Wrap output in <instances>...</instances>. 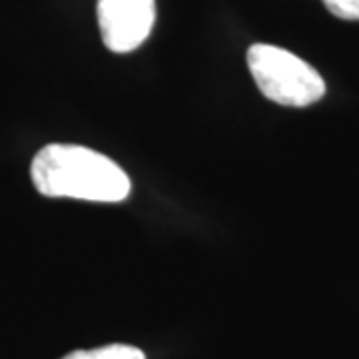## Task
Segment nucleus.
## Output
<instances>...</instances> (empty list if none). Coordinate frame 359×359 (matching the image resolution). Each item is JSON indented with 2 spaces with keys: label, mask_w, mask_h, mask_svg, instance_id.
Listing matches in <instances>:
<instances>
[{
  "label": "nucleus",
  "mask_w": 359,
  "mask_h": 359,
  "mask_svg": "<svg viewBox=\"0 0 359 359\" xmlns=\"http://www.w3.org/2000/svg\"><path fill=\"white\" fill-rule=\"evenodd\" d=\"M330 13L344 20H359V0H321Z\"/></svg>",
  "instance_id": "39448f33"
},
{
  "label": "nucleus",
  "mask_w": 359,
  "mask_h": 359,
  "mask_svg": "<svg viewBox=\"0 0 359 359\" xmlns=\"http://www.w3.org/2000/svg\"><path fill=\"white\" fill-rule=\"evenodd\" d=\"M248 68L259 92L276 104L304 108L323 98L325 82L306 60L273 44H252Z\"/></svg>",
  "instance_id": "f03ea898"
},
{
  "label": "nucleus",
  "mask_w": 359,
  "mask_h": 359,
  "mask_svg": "<svg viewBox=\"0 0 359 359\" xmlns=\"http://www.w3.org/2000/svg\"><path fill=\"white\" fill-rule=\"evenodd\" d=\"M156 20V0H98V26L108 50L126 54L142 46Z\"/></svg>",
  "instance_id": "7ed1b4c3"
},
{
  "label": "nucleus",
  "mask_w": 359,
  "mask_h": 359,
  "mask_svg": "<svg viewBox=\"0 0 359 359\" xmlns=\"http://www.w3.org/2000/svg\"><path fill=\"white\" fill-rule=\"evenodd\" d=\"M65 359H146V355L138 347L114 344V346L96 347V349H88V351L80 349V351L66 355Z\"/></svg>",
  "instance_id": "20e7f679"
},
{
  "label": "nucleus",
  "mask_w": 359,
  "mask_h": 359,
  "mask_svg": "<svg viewBox=\"0 0 359 359\" xmlns=\"http://www.w3.org/2000/svg\"><path fill=\"white\" fill-rule=\"evenodd\" d=\"M34 188L48 198L116 204L130 196L126 172L108 156L74 144H48L30 166Z\"/></svg>",
  "instance_id": "f257e3e1"
}]
</instances>
